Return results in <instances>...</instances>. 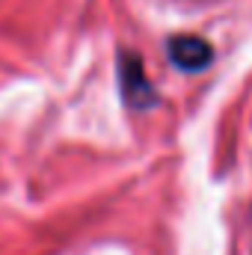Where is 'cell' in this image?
Here are the masks:
<instances>
[{
    "mask_svg": "<svg viewBox=\"0 0 252 255\" xmlns=\"http://www.w3.org/2000/svg\"><path fill=\"white\" fill-rule=\"evenodd\" d=\"M166 54L181 71H205L214 63V48L202 36H172L166 42Z\"/></svg>",
    "mask_w": 252,
    "mask_h": 255,
    "instance_id": "2",
    "label": "cell"
},
{
    "mask_svg": "<svg viewBox=\"0 0 252 255\" xmlns=\"http://www.w3.org/2000/svg\"><path fill=\"white\" fill-rule=\"evenodd\" d=\"M119 86H122V98L127 101V107H136V110L157 107V92L148 83L142 60L136 54H127L125 51L119 57Z\"/></svg>",
    "mask_w": 252,
    "mask_h": 255,
    "instance_id": "1",
    "label": "cell"
}]
</instances>
